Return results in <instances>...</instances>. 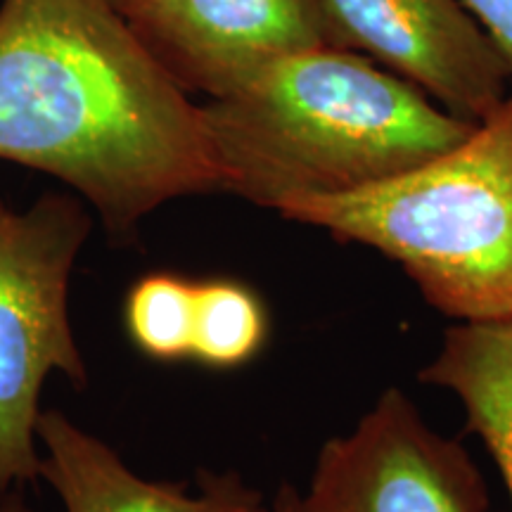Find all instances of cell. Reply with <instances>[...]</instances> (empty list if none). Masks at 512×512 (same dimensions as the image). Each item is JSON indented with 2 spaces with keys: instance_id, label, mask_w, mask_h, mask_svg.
<instances>
[{
  "instance_id": "cell-2",
  "label": "cell",
  "mask_w": 512,
  "mask_h": 512,
  "mask_svg": "<svg viewBox=\"0 0 512 512\" xmlns=\"http://www.w3.org/2000/svg\"><path fill=\"white\" fill-rule=\"evenodd\" d=\"M204 117L223 192L273 211L406 174L477 126L370 57L330 46L275 62L238 93L209 100Z\"/></svg>"
},
{
  "instance_id": "cell-9",
  "label": "cell",
  "mask_w": 512,
  "mask_h": 512,
  "mask_svg": "<svg viewBox=\"0 0 512 512\" xmlns=\"http://www.w3.org/2000/svg\"><path fill=\"white\" fill-rule=\"evenodd\" d=\"M420 380L463 401L467 427L484 439L512 498V318L446 330Z\"/></svg>"
},
{
  "instance_id": "cell-15",
  "label": "cell",
  "mask_w": 512,
  "mask_h": 512,
  "mask_svg": "<svg viewBox=\"0 0 512 512\" xmlns=\"http://www.w3.org/2000/svg\"><path fill=\"white\" fill-rule=\"evenodd\" d=\"M107 3H110L114 10L121 12V15L128 19V17L138 15V12L147 10V8H150V5H155L157 0H107Z\"/></svg>"
},
{
  "instance_id": "cell-12",
  "label": "cell",
  "mask_w": 512,
  "mask_h": 512,
  "mask_svg": "<svg viewBox=\"0 0 512 512\" xmlns=\"http://www.w3.org/2000/svg\"><path fill=\"white\" fill-rule=\"evenodd\" d=\"M512 67V0H463Z\"/></svg>"
},
{
  "instance_id": "cell-5",
  "label": "cell",
  "mask_w": 512,
  "mask_h": 512,
  "mask_svg": "<svg viewBox=\"0 0 512 512\" xmlns=\"http://www.w3.org/2000/svg\"><path fill=\"white\" fill-rule=\"evenodd\" d=\"M299 510L486 512L489 491L465 448L430 430L392 387L354 430L320 448Z\"/></svg>"
},
{
  "instance_id": "cell-6",
  "label": "cell",
  "mask_w": 512,
  "mask_h": 512,
  "mask_svg": "<svg viewBox=\"0 0 512 512\" xmlns=\"http://www.w3.org/2000/svg\"><path fill=\"white\" fill-rule=\"evenodd\" d=\"M330 48L387 64L453 117L479 121L508 98L510 62L458 0H316Z\"/></svg>"
},
{
  "instance_id": "cell-7",
  "label": "cell",
  "mask_w": 512,
  "mask_h": 512,
  "mask_svg": "<svg viewBox=\"0 0 512 512\" xmlns=\"http://www.w3.org/2000/svg\"><path fill=\"white\" fill-rule=\"evenodd\" d=\"M188 95L221 100L275 62L328 46L316 0H157L128 17Z\"/></svg>"
},
{
  "instance_id": "cell-10",
  "label": "cell",
  "mask_w": 512,
  "mask_h": 512,
  "mask_svg": "<svg viewBox=\"0 0 512 512\" xmlns=\"http://www.w3.org/2000/svg\"><path fill=\"white\" fill-rule=\"evenodd\" d=\"M266 337L268 313L252 287L228 278L195 285L190 358L204 368H240L264 349Z\"/></svg>"
},
{
  "instance_id": "cell-14",
  "label": "cell",
  "mask_w": 512,
  "mask_h": 512,
  "mask_svg": "<svg viewBox=\"0 0 512 512\" xmlns=\"http://www.w3.org/2000/svg\"><path fill=\"white\" fill-rule=\"evenodd\" d=\"M27 489H15L8 491V494H0V512H34L27 496H24Z\"/></svg>"
},
{
  "instance_id": "cell-4",
  "label": "cell",
  "mask_w": 512,
  "mask_h": 512,
  "mask_svg": "<svg viewBox=\"0 0 512 512\" xmlns=\"http://www.w3.org/2000/svg\"><path fill=\"white\" fill-rule=\"evenodd\" d=\"M93 233L76 192H46L27 209L0 195V494L41 482V394L50 375L88 384L69 290Z\"/></svg>"
},
{
  "instance_id": "cell-8",
  "label": "cell",
  "mask_w": 512,
  "mask_h": 512,
  "mask_svg": "<svg viewBox=\"0 0 512 512\" xmlns=\"http://www.w3.org/2000/svg\"><path fill=\"white\" fill-rule=\"evenodd\" d=\"M41 479L64 512H273L235 472H197L195 482L138 475L110 444L55 408L38 420Z\"/></svg>"
},
{
  "instance_id": "cell-13",
  "label": "cell",
  "mask_w": 512,
  "mask_h": 512,
  "mask_svg": "<svg viewBox=\"0 0 512 512\" xmlns=\"http://www.w3.org/2000/svg\"><path fill=\"white\" fill-rule=\"evenodd\" d=\"M273 512H302L299 510V489L292 484H280L273 498Z\"/></svg>"
},
{
  "instance_id": "cell-1",
  "label": "cell",
  "mask_w": 512,
  "mask_h": 512,
  "mask_svg": "<svg viewBox=\"0 0 512 512\" xmlns=\"http://www.w3.org/2000/svg\"><path fill=\"white\" fill-rule=\"evenodd\" d=\"M0 159L62 181L119 245L164 204L223 192L204 105L107 0L0 3Z\"/></svg>"
},
{
  "instance_id": "cell-11",
  "label": "cell",
  "mask_w": 512,
  "mask_h": 512,
  "mask_svg": "<svg viewBox=\"0 0 512 512\" xmlns=\"http://www.w3.org/2000/svg\"><path fill=\"white\" fill-rule=\"evenodd\" d=\"M195 285L169 271L147 273L131 285L124 302V325L140 354L157 363L190 358Z\"/></svg>"
},
{
  "instance_id": "cell-3",
  "label": "cell",
  "mask_w": 512,
  "mask_h": 512,
  "mask_svg": "<svg viewBox=\"0 0 512 512\" xmlns=\"http://www.w3.org/2000/svg\"><path fill=\"white\" fill-rule=\"evenodd\" d=\"M278 214L389 256L444 316L512 318V95L444 155Z\"/></svg>"
}]
</instances>
